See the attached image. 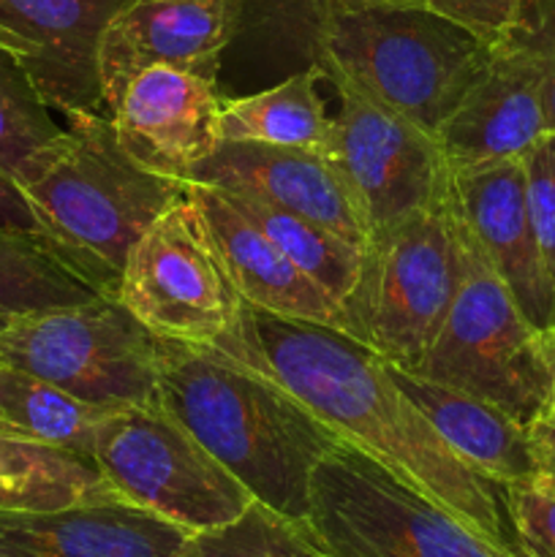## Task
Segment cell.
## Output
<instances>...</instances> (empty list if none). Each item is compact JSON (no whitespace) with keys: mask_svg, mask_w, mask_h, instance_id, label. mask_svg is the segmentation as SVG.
<instances>
[{"mask_svg":"<svg viewBox=\"0 0 555 557\" xmlns=\"http://www.w3.org/2000/svg\"><path fill=\"white\" fill-rule=\"evenodd\" d=\"M435 16L455 22L484 44H495L515 30L526 0H414Z\"/></svg>","mask_w":555,"mask_h":557,"instance_id":"32","label":"cell"},{"mask_svg":"<svg viewBox=\"0 0 555 557\" xmlns=\"http://www.w3.org/2000/svg\"><path fill=\"white\" fill-rule=\"evenodd\" d=\"M390 373L408 400L433 424L441 441L466 466L501 487L536 484L531 435L509 413L482 397L435 384L411 370L390 364Z\"/></svg>","mask_w":555,"mask_h":557,"instance_id":"20","label":"cell"},{"mask_svg":"<svg viewBox=\"0 0 555 557\" xmlns=\"http://www.w3.org/2000/svg\"><path fill=\"white\" fill-rule=\"evenodd\" d=\"M9 319H11V315L0 313V330H3V326H5V324H9Z\"/></svg>","mask_w":555,"mask_h":557,"instance_id":"37","label":"cell"},{"mask_svg":"<svg viewBox=\"0 0 555 557\" xmlns=\"http://www.w3.org/2000/svg\"><path fill=\"white\" fill-rule=\"evenodd\" d=\"M190 183L259 196L332 228L359 248L368 243L357 207L324 152L259 141H221L218 150L194 169Z\"/></svg>","mask_w":555,"mask_h":557,"instance_id":"16","label":"cell"},{"mask_svg":"<svg viewBox=\"0 0 555 557\" xmlns=\"http://www.w3.org/2000/svg\"><path fill=\"white\" fill-rule=\"evenodd\" d=\"M60 131L20 60L0 49V169L14 177Z\"/></svg>","mask_w":555,"mask_h":557,"instance_id":"27","label":"cell"},{"mask_svg":"<svg viewBox=\"0 0 555 557\" xmlns=\"http://www.w3.org/2000/svg\"><path fill=\"white\" fill-rule=\"evenodd\" d=\"M205 218L223 272L245 305L286 321H310L343 332L341 305L310 281L239 207L215 185H188Z\"/></svg>","mask_w":555,"mask_h":557,"instance_id":"17","label":"cell"},{"mask_svg":"<svg viewBox=\"0 0 555 557\" xmlns=\"http://www.w3.org/2000/svg\"><path fill=\"white\" fill-rule=\"evenodd\" d=\"M0 228H11V232H25L33 234V237H41V226H38L30 205H27V199L22 196L14 177H11L9 172H3V169H0Z\"/></svg>","mask_w":555,"mask_h":557,"instance_id":"33","label":"cell"},{"mask_svg":"<svg viewBox=\"0 0 555 557\" xmlns=\"http://www.w3.org/2000/svg\"><path fill=\"white\" fill-rule=\"evenodd\" d=\"M103 297L41 237L0 228V313L22 315Z\"/></svg>","mask_w":555,"mask_h":557,"instance_id":"25","label":"cell"},{"mask_svg":"<svg viewBox=\"0 0 555 557\" xmlns=\"http://www.w3.org/2000/svg\"><path fill=\"white\" fill-rule=\"evenodd\" d=\"M90 457L120 498L190 533L226 525L256 500L161 403L107 411Z\"/></svg>","mask_w":555,"mask_h":557,"instance_id":"9","label":"cell"},{"mask_svg":"<svg viewBox=\"0 0 555 557\" xmlns=\"http://www.w3.org/2000/svg\"><path fill=\"white\" fill-rule=\"evenodd\" d=\"M506 511L522 547L533 557H555V493L536 484L504 487Z\"/></svg>","mask_w":555,"mask_h":557,"instance_id":"31","label":"cell"},{"mask_svg":"<svg viewBox=\"0 0 555 557\" xmlns=\"http://www.w3.org/2000/svg\"><path fill=\"white\" fill-rule=\"evenodd\" d=\"M226 194L239 207V212L248 215L310 281L319 283L337 305L343 302L357 281L359 261H362L359 245L348 243L341 234L310 218L270 205L259 196L243 194V190H226Z\"/></svg>","mask_w":555,"mask_h":557,"instance_id":"24","label":"cell"},{"mask_svg":"<svg viewBox=\"0 0 555 557\" xmlns=\"http://www.w3.org/2000/svg\"><path fill=\"white\" fill-rule=\"evenodd\" d=\"M449 205L490 270L536 330L555 332V288L544 275L520 158L449 169Z\"/></svg>","mask_w":555,"mask_h":557,"instance_id":"14","label":"cell"},{"mask_svg":"<svg viewBox=\"0 0 555 557\" xmlns=\"http://www.w3.org/2000/svg\"><path fill=\"white\" fill-rule=\"evenodd\" d=\"M120 0H0V22L33 47L22 63L38 96L60 114L103 112L98 38Z\"/></svg>","mask_w":555,"mask_h":557,"instance_id":"19","label":"cell"},{"mask_svg":"<svg viewBox=\"0 0 555 557\" xmlns=\"http://www.w3.org/2000/svg\"><path fill=\"white\" fill-rule=\"evenodd\" d=\"M177 557H324L308 522L254 504L226 525L190 533Z\"/></svg>","mask_w":555,"mask_h":557,"instance_id":"26","label":"cell"},{"mask_svg":"<svg viewBox=\"0 0 555 557\" xmlns=\"http://www.w3.org/2000/svg\"><path fill=\"white\" fill-rule=\"evenodd\" d=\"M324 79L319 65H305L270 90L243 98H223L221 141L299 147L330 152L335 117L319 92Z\"/></svg>","mask_w":555,"mask_h":557,"instance_id":"21","label":"cell"},{"mask_svg":"<svg viewBox=\"0 0 555 557\" xmlns=\"http://www.w3.org/2000/svg\"><path fill=\"white\" fill-rule=\"evenodd\" d=\"M158 403L259 504L308 520L316 466L343 441L281 381L223 348L161 341Z\"/></svg>","mask_w":555,"mask_h":557,"instance_id":"2","label":"cell"},{"mask_svg":"<svg viewBox=\"0 0 555 557\" xmlns=\"http://www.w3.org/2000/svg\"><path fill=\"white\" fill-rule=\"evenodd\" d=\"M114 299L158 341L218 348L234 335L243 299L188 188L128 250Z\"/></svg>","mask_w":555,"mask_h":557,"instance_id":"10","label":"cell"},{"mask_svg":"<svg viewBox=\"0 0 555 557\" xmlns=\"http://www.w3.org/2000/svg\"><path fill=\"white\" fill-rule=\"evenodd\" d=\"M218 348L281 381L343 444L473 531L506 547H522L506 511L504 487L466 466L395 384L386 359L346 332L278 319L243 302L237 330Z\"/></svg>","mask_w":555,"mask_h":557,"instance_id":"1","label":"cell"},{"mask_svg":"<svg viewBox=\"0 0 555 557\" xmlns=\"http://www.w3.org/2000/svg\"><path fill=\"white\" fill-rule=\"evenodd\" d=\"M14 183L41 226L44 243L112 299L128 250L188 188L136 163L103 112L65 114L58 139L27 158Z\"/></svg>","mask_w":555,"mask_h":557,"instance_id":"3","label":"cell"},{"mask_svg":"<svg viewBox=\"0 0 555 557\" xmlns=\"http://www.w3.org/2000/svg\"><path fill=\"white\" fill-rule=\"evenodd\" d=\"M488 52L482 38L414 0H330L313 65L435 136Z\"/></svg>","mask_w":555,"mask_h":557,"instance_id":"4","label":"cell"},{"mask_svg":"<svg viewBox=\"0 0 555 557\" xmlns=\"http://www.w3.org/2000/svg\"><path fill=\"white\" fill-rule=\"evenodd\" d=\"M533 462H536V487L555 493V411H544L528 428Z\"/></svg>","mask_w":555,"mask_h":557,"instance_id":"34","label":"cell"},{"mask_svg":"<svg viewBox=\"0 0 555 557\" xmlns=\"http://www.w3.org/2000/svg\"><path fill=\"white\" fill-rule=\"evenodd\" d=\"M239 36V0H120L98 38V82L112 112L128 82L150 65L218 69Z\"/></svg>","mask_w":555,"mask_h":557,"instance_id":"13","label":"cell"},{"mask_svg":"<svg viewBox=\"0 0 555 557\" xmlns=\"http://www.w3.org/2000/svg\"><path fill=\"white\" fill-rule=\"evenodd\" d=\"M460 281V228L444 201L373 234L343 297V332L403 370L433 343Z\"/></svg>","mask_w":555,"mask_h":557,"instance_id":"6","label":"cell"},{"mask_svg":"<svg viewBox=\"0 0 555 557\" xmlns=\"http://www.w3.org/2000/svg\"><path fill=\"white\" fill-rule=\"evenodd\" d=\"M114 495L90 457L0 430V509L52 511Z\"/></svg>","mask_w":555,"mask_h":557,"instance_id":"22","label":"cell"},{"mask_svg":"<svg viewBox=\"0 0 555 557\" xmlns=\"http://www.w3.org/2000/svg\"><path fill=\"white\" fill-rule=\"evenodd\" d=\"M158 362L161 341L112 297L11 315L0 330V368L107 411L158 403Z\"/></svg>","mask_w":555,"mask_h":557,"instance_id":"8","label":"cell"},{"mask_svg":"<svg viewBox=\"0 0 555 557\" xmlns=\"http://www.w3.org/2000/svg\"><path fill=\"white\" fill-rule=\"evenodd\" d=\"M218 69L150 65L114 103V134L136 163L188 185V177L221 145Z\"/></svg>","mask_w":555,"mask_h":557,"instance_id":"12","label":"cell"},{"mask_svg":"<svg viewBox=\"0 0 555 557\" xmlns=\"http://www.w3.org/2000/svg\"><path fill=\"white\" fill-rule=\"evenodd\" d=\"M305 522L330 557H533L482 536L348 444L316 466Z\"/></svg>","mask_w":555,"mask_h":557,"instance_id":"7","label":"cell"},{"mask_svg":"<svg viewBox=\"0 0 555 557\" xmlns=\"http://www.w3.org/2000/svg\"><path fill=\"white\" fill-rule=\"evenodd\" d=\"M526 201L544 275L555 288V131H544L526 150Z\"/></svg>","mask_w":555,"mask_h":557,"instance_id":"29","label":"cell"},{"mask_svg":"<svg viewBox=\"0 0 555 557\" xmlns=\"http://www.w3.org/2000/svg\"><path fill=\"white\" fill-rule=\"evenodd\" d=\"M330 0H239V36H250L283 60L313 63L321 11Z\"/></svg>","mask_w":555,"mask_h":557,"instance_id":"28","label":"cell"},{"mask_svg":"<svg viewBox=\"0 0 555 557\" xmlns=\"http://www.w3.org/2000/svg\"><path fill=\"white\" fill-rule=\"evenodd\" d=\"M457 228V292L433 343L411 373L482 397L522 428H531L550 411L553 335L536 330L526 319L504 281L473 248L460 221Z\"/></svg>","mask_w":555,"mask_h":557,"instance_id":"5","label":"cell"},{"mask_svg":"<svg viewBox=\"0 0 555 557\" xmlns=\"http://www.w3.org/2000/svg\"><path fill=\"white\" fill-rule=\"evenodd\" d=\"M324 557H330V555H324Z\"/></svg>","mask_w":555,"mask_h":557,"instance_id":"38","label":"cell"},{"mask_svg":"<svg viewBox=\"0 0 555 557\" xmlns=\"http://www.w3.org/2000/svg\"><path fill=\"white\" fill-rule=\"evenodd\" d=\"M511 38L531 52L542 79V107L547 131H555V0H526Z\"/></svg>","mask_w":555,"mask_h":557,"instance_id":"30","label":"cell"},{"mask_svg":"<svg viewBox=\"0 0 555 557\" xmlns=\"http://www.w3.org/2000/svg\"><path fill=\"white\" fill-rule=\"evenodd\" d=\"M547 131L542 79L531 52L517 38L490 44L479 74L441 123V152L449 169L522 158Z\"/></svg>","mask_w":555,"mask_h":557,"instance_id":"15","label":"cell"},{"mask_svg":"<svg viewBox=\"0 0 555 557\" xmlns=\"http://www.w3.org/2000/svg\"><path fill=\"white\" fill-rule=\"evenodd\" d=\"M103 417L107 408L90 406L22 370L0 368V430L5 433L90 457Z\"/></svg>","mask_w":555,"mask_h":557,"instance_id":"23","label":"cell"},{"mask_svg":"<svg viewBox=\"0 0 555 557\" xmlns=\"http://www.w3.org/2000/svg\"><path fill=\"white\" fill-rule=\"evenodd\" d=\"M337 114L326 156L335 163L368 239L444 201L449 166L439 139L403 114L337 79Z\"/></svg>","mask_w":555,"mask_h":557,"instance_id":"11","label":"cell"},{"mask_svg":"<svg viewBox=\"0 0 555 557\" xmlns=\"http://www.w3.org/2000/svg\"><path fill=\"white\" fill-rule=\"evenodd\" d=\"M188 536L120 495L52 511L0 509V557H177Z\"/></svg>","mask_w":555,"mask_h":557,"instance_id":"18","label":"cell"},{"mask_svg":"<svg viewBox=\"0 0 555 557\" xmlns=\"http://www.w3.org/2000/svg\"><path fill=\"white\" fill-rule=\"evenodd\" d=\"M550 411H555V332H553V392H550Z\"/></svg>","mask_w":555,"mask_h":557,"instance_id":"36","label":"cell"},{"mask_svg":"<svg viewBox=\"0 0 555 557\" xmlns=\"http://www.w3.org/2000/svg\"><path fill=\"white\" fill-rule=\"evenodd\" d=\"M0 49L9 54H14L20 63H25L27 58H33V47L25 41V38L20 36V33H14L11 27H5L3 22H0Z\"/></svg>","mask_w":555,"mask_h":557,"instance_id":"35","label":"cell"}]
</instances>
